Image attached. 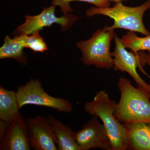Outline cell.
I'll use <instances>...</instances> for the list:
<instances>
[{
	"label": "cell",
	"mask_w": 150,
	"mask_h": 150,
	"mask_svg": "<svg viewBox=\"0 0 150 150\" xmlns=\"http://www.w3.org/2000/svg\"><path fill=\"white\" fill-rule=\"evenodd\" d=\"M117 86L120 98L114 112L116 119L122 124L150 122V99L147 95L125 78L118 79Z\"/></svg>",
	"instance_id": "6da1fadb"
},
{
	"label": "cell",
	"mask_w": 150,
	"mask_h": 150,
	"mask_svg": "<svg viewBox=\"0 0 150 150\" xmlns=\"http://www.w3.org/2000/svg\"><path fill=\"white\" fill-rule=\"evenodd\" d=\"M116 104L105 90L100 91L92 101L86 103L84 110L90 115L97 116L102 121L110 139L112 150H126L123 124L116 119L114 115Z\"/></svg>",
	"instance_id": "7a4b0ae2"
},
{
	"label": "cell",
	"mask_w": 150,
	"mask_h": 150,
	"mask_svg": "<svg viewBox=\"0 0 150 150\" xmlns=\"http://www.w3.org/2000/svg\"><path fill=\"white\" fill-rule=\"evenodd\" d=\"M150 9V0L137 7H128L121 2L116 3L113 7H94L86 11L87 17L101 15L108 17L114 21L113 25L105 26V30L122 28L129 31L139 33L143 35H149L143 23V16L145 12Z\"/></svg>",
	"instance_id": "3957f363"
},
{
	"label": "cell",
	"mask_w": 150,
	"mask_h": 150,
	"mask_svg": "<svg viewBox=\"0 0 150 150\" xmlns=\"http://www.w3.org/2000/svg\"><path fill=\"white\" fill-rule=\"evenodd\" d=\"M115 35L114 30L106 31L98 29L88 40L78 42L77 46L81 51L83 63L99 69H109L113 68V59L110 49Z\"/></svg>",
	"instance_id": "277c9868"
},
{
	"label": "cell",
	"mask_w": 150,
	"mask_h": 150,
	"mask_svg": "<svg viewBox=\"0 0 150 150\" xmlns=\"http://www.w3.org/2000/svg\"><path fill=\"white\" fill-rule=\"evenodd\" d=\"M20 108L27 105L50 108L59 112L69 113L74 107L68 100L51 96L44 91L38 79H30L23 85L19 86L16 91Z\"/></svg>",
	"instance_id": "5b68a950"
},
{
	"label": "cell",
	"mask_w": 150,
	"mask_h": 150,
	"mask_svg": "<svg viewBox=\"0 0 150 150\" xmlns=\"http://www.w3.org/2000/svg\"><path fill=\"white\" fill-rule=\"evenodd\" d=\"M53 5L48 8H43V11L39 15L35 16H25L24 23L19 26L15 31L16 35L25 34L31 35L35 32H39L44 28L51 26L54 23L60 25L62 30L69 28L79 18L73 15H64L61 17H56L55 8Z\"/></svg>",
	"instance_id": "8992f818"
},
{
	"label": "cell",
	"mask_w": 150,
	"mask_h": 150,
	"mask_svg": "<svg viewBox=\"0 0 150 150\" xmlns=\"http://www.w3.org/2000/svg\"><path fill=\"white\" fill-rule=\"evenodd\" d=\"M99 119L96 115L92 116L80 130L75 132V139L81 150H112L107 131Z\"/></svg>",
	"instance_id": "52a82bcc"
},
{
	"label": "cell",
	"mask_w": 150,
	"mask_h": 150,
	"mask_svg": "<svg viewBox=\"0 0 150 150\" xmlns=\"http://www.w3.org/2000/svg\"><path fill=\"white\" fill-rule=\"evenodd\" d=\"M26 119L19 112L8 125L0 122V150H30Z\"/></svg>",
	"instance_id": "ba28073f"
},
{
	"label": "cell",
	"mask_w": 150,
	"mask_h": 150,
	"mask_svg": "<svg viewBox=\"0 0 150 150\" xmlns=\"http://www.w3.org/2000/svg\"><path fill=\"white\" fill-rule=\"evenodd\" d=\"M31 149L34 150H57L54 131L48 118L38 115L26 118Z\"/></svg>",
	"instance_id": "9c48e42d"
},
{
	"label": "cell",
	"mask_w": 150,
	"mask_h": 150,
	"mask_svg": "<svg viewBox=\"0 0 150 150\" xmlns=\"http://www.w3.org/2000/svg\"><path fill=\"white\" fill-rule=\"evenodd\" d=\"M114 39L115 48L114 51L111 53V56L113 57V68L117 71L128 73L134 79L137 88L149 96V85L141 78L137 71V67H139L138 57L134 52H128L126 50L121 38L115 33Z\"/></svg>",
	"instance_id": "30bf717a"
},
{
	"label": "cell",
	"mask_w": 150,
	"mask_h": 150,
	"mask_svg": "<svg viewBox=\"0 0 150 150\" xmlns=\"http://www.w3.org/2000/svg\"><path fill=\"white\" fill-rule=\"evenodd\" d=\"M123 124L127 150H150V122Z\"/></svg>",
	"instance_id": "8fae6325"
},
{
	"label": "cell",
	"mask_w": 150,
	"mask_h": 150,
	"mask_svg": "<svg viewBox=\"0 0 150 150\" xmlns=\"http://www.w3.org/2000/svg\"><path fill=\"white\" fill-rule=\"evenodd\" d=\"M48 118L54 131L58 150H81L75 139V132L69 126H66L52 115H48Z\"/></svg>",
	"instance_id": "7c38bea8"
},
{
	"label": "cell",
	"mask_w": 150,
	"mask_h": 150,
	"mask_svg": "<svg viewBox=\"0 0 150 150\" xmlns=\"http://www.w3.org/2000/svg\"><path fill=\"white\" fill-rule=\"evenodd\" d=\"M20 109L16 92L0 86V122L7 125L10 124Z\"/></svg>",
	"instance_id": "4fadbf2b"
},
{
	"label": "cell",
	"mask_w": 150,
	"mask_h": 150,
	"mask_svg": "<svg viewBox=\"0 0 150 150\" xmlns=\"http://www.w3.org/2000/svg\"><path fill=\"white\" fill-rule=\"evenodd\" d=\"M4 40L0 48V59H14L22 65L26 64L27 59L23 51L25 46L23 34L13 38L6 35Z\"/></svg>",
	"instance_id": "5bb4252c"
},
{
	"label": "cell",
	"mask_w": 150,
	"mask_h": 150,
	"mask_svg": "<svg viewBox=\"0 0 150 150\" xmlns=\"http://www.w3.org/2000/svg\"><path fill=\"white\" fill-rule=\"evenodd\" d=\"M123 46L136 55L141 51H150V34L145 37H138L133 31H129L121 38Z\"/></svg>",
	"instance_id": "9a60e30c"
},
{
	"label": "cell",
	"mask_w": 150,
	"mask_h": 150,
	"mask_svg": "<svg viewBox=\"0 0 150 150\" xmlns=\"http://www.w3.org/2000/svg\"><path fill=\"white\" fill-rule=\"evenodd\" d=\"M23 35L25 48H28L35 53H43L48 50L44 39L39 35V32L34 33L31 35L22 34Z\"/></svg>",
	"instance_id": "2e32d148"
},
{
	"label": "cell",
	"mask_w": 150,
	"mask_h": 150,
	"mask_svg": "<svg viewBox=\"0 0 150 150\" xmlns=\"http://www.w3.org/2000/svg\"><path fill=\"white\" fill-rule=\"evenodd\" d=\"M74 1L85 2L92 4L97 7H108L110 6V2L109 0H53V5L59 6L64 15L73 11L70 5V3Z\"/></svg>",
	"instance_id": "e0dca14e"
},
{
	"label": "cell",
	"mask_w": 150,
	"mask_h": 150,
	"mask_svg": "<svg viewBox=\"0 0 150 150\" xmlns=\"http://www.w3.org/2000/svg\"><path fill=\"white\" fill-rule=\"evenodd\" d=\"M148 52V54H146L144 52L139 51L137 55L139 60V68L142 71V70L143 72H144L142 69V67L146 64H147L150 67V51Z\"/></svg>",
	"instance_id": "ac0fdd59"
},
{
	"label": "cell",
	"mask_w": 150,
	"mask_h": 150,
	"mask_svg": "<svg viewBox=\"0 0 150 150\" xmlns=\"http://www.w3.org/2000/svg\"><path fill=\"white\" fill-rule=\"evenodd\" d=\"M110 2H115V3H118L124 1H128V0H109Z\"/></svg>",
	"instance_id": "d6986e66"
},
{
	"label": "cell",
	"mask_w": 150,
	"mask_h": 150,
	"mask_svg": "<svg viewBox=\"0 0 150 150\" xmlns=\"http://www.w3.org/2000/svg\"><path fill=\"white\" fill-rule=\"evenodd\" d=\"M150 79V76H149ZM149 85V88H150V91H149V97L150 99V84Z\"/></svg>",
	"instance_id": "ffe728a7"
}]
</instances>
